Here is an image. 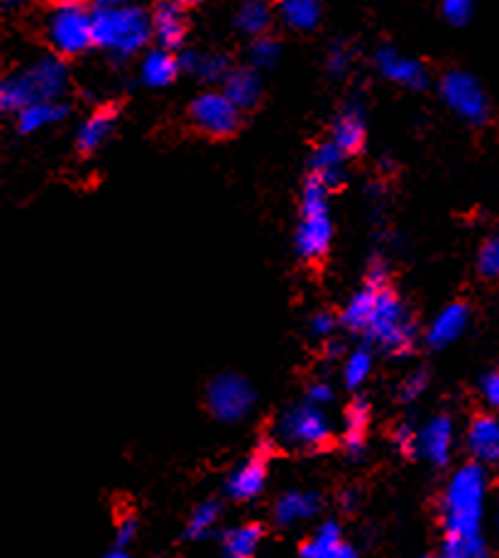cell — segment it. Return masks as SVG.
<instances>
[{
	"label": "cell",
	"instance_id": "6da1fadb",
	"mask_svg": "<svg viewBox=\"0 0 499 558\" xmlns=\"http://www.w3.org/2000/svg\"><path fill=\"white\" fill-rule=\"evenodd\" d=\"M487 500L485 465L465 463L451 475L441 497V517L446 536L475 539L482 536Z\"/></svg>",
	"mask_w": 499,
	"mask_h": 558
},
{
	"label": "cell",
	"instance_id": "7a4b0ae2",
	"mask_svg": "<svg viewBox=\"0 0 499 558\" xmlns=\"http://www.w3.org/2000/svg\"><path fill=\"white\" fill-rule=\"evenodd\" d=\"M67 67L62 57H42L20 74L8 76L0 86V106L5 113H20L37 101H57L67 91Z\"/></svg>",
	"mask_w": 499,
	"mask_h": 558
},
{
	"label": "cell",
	"instance_id": "3957f363",
	"mask_svg": "<svg viewBox=\"0 0 499 558\" xmlns=\"http://www.w3.org/2000/svg\"><path fill=\"white\" fill-rule=\"evenodd\" d=\"M152 15L133 5L120 8H93V45L108 49L118 57H130L150 42Z\"/></svg>",
	"mask_w": 499,
	"mask_h": 558
},
{
	"label": "cell",
	"instance_id": "277c9868",
	"mask_svg": "<svg viewBox=\"0 0 499 558\" xmlns=\"http://www.w3.org/2000/svg\"><path fill=\"white\" fill-rule=\"evenodd\" d=\"M363 336L389 355H407L414 348L416 324L402 299L389 287L377 289Z\"/></svg>",
	"mask_w": 499,
	"mask_h": 558
},
{
	"label": "cell",
	"instance_id": "5b68a950",
	"mask_svg": "<svg viewBox=\"0 0 499 558\" xmlns=\"http://www.w3.org/2000/svg\"><path fill=\"white\" fill-rule=\"evenodd\" d=\"M328 194L331 191L321 179H306L304 194H301V218L294 238L296 253L306 262L321 260L331 248L333 221L331 209H328Z\"/></svg>",
	"mask_w": 499,
	"mask_h": 558
},
{
	"label": "cell",
	"instance_id": "8992f818",
	"mask_svg": "<svg viewBox=\"0 0 499 558\" xmlns=\"http://www.w3.org/2000/svg\"><path fill=\"white\" fill-rule=\"evenodd\" d=\"M47 42L59 57H76L93 47V10L86 0H52Z\"/></svg>",
	"mask_w": 499,
	"mask_h": 558
},
{
	"label": "cell",
	"instance_id": "52a82bcc",
	"mask_svg": "<svg viewBox=\"0 0 499 558\" xmlns=\"http://www.w3.org/2000/svg\"><path fill=\"white\" fill-rule=\"evenodd\" d=\"M274 439L287 448L299 451H318L331 441V421L323 407L304 402L284 409L274 421Z\"/></svg>",
	"mask_w": 499,
	"mask_h": 558
},
{
	"label": "cell",
	"instance_id": "ba28073f",
	"mask_svg": "<svg viewBox=\"0 0 499 558\" xmlns=\"http://www.w3.org/2000/svg\"><path fill=\"white\" fill-rule=\"evenodd\" d=\"M257 395L248 377L238 372H221L211 380L206 390V404L211 414L223 424H238L248 419L255 409Z\"/></svg>",
	"mask_w": 499,
	"mask_h": 558
},
{
	"label": "cell",
	"instance_id": "9c48e42d",
	"mask_svg": "<svg viewBox=\"0 0 499 558\" xmlns=\"http://www.w3.org/2000/svg\"><path fill=\"white\" fill-rule=\"evenodd\" d=\"M240 108L223 91H206L189 106V120L208 138H230L240 130Z\"/></svg>",
	"mask_w": 499,
	"mask_h": 558
},
{
	"label": "cell",
	"instance_id": "30bf717a",
	"mask_svg": "<svg viewBox=\"0 0 499 558\" xmlns=\"http://www.w3.org/2000/svg\"><path fill=\"white\" fill-rule=\"evenodd\" d=\"M441 96L460 118L473 125L487 120V98L480 84L465 71H448L441 79Z\"/></svg>",
	"mask_w": 499,
	"mask_h": 558
},
{
	"label": "cell",
	"instance_id": "8fae6325",
	"mask_svg": "<svg viewBox=\"0 0 499 558\" xmlns=\"http://www.w3.org/2000/svg\"><path fill=\"white\" fill-rule=\"evenodd\" d=\"M453 446H455V426L451 417H446V414L431 417L419 431H416L414 453H419L426 463L436 465V468H443V465L451 463Z\"/></svg>",
	"mask_w": 499,
	"mask_h": 558
},
{
	"label": "cell",
	"instance_id": "7c38bea8",
	"mask_svg": "<svg viewBox=\"0 0 499 558\" xmlns=\"http://www.w3.org/2000/svg\"><path fill=\"white\" fill-rule=\"evenodd\" d=\"M375 62L380 67L382 76L394 84H402L407 89H426L429 84V74H426L424 64L416 62V59H407L397 52L394 47H382L377 49Z\"/></svg>",
	"mask_w": 499,
	"mask_h": 558
},
{
	"label": "cell",
	"instance_id": "4fadbf2b",
	"mask_svg": "<svg viewBox=\"0 0 499 558\" xmlns=\"http://www.w3.org/2000/svg\"><path fill=\"white\" fill-rule=\"evenodd\" d=\"M465 446L470 456L480 465L499 463V419L495 414H480L470 421Z\"/></svg>",
	"mask_w": 499,
	"mask_h": 558
},
{
	"label": "cell",
	"instance_id": "5bb4252c",
	"mask_svg": "<svg viewBox=\"0 0 499 558\" xmlns=\"http://www.w3.org/2000/svg\"><path fill=\"white\" fill-rule=\"evenodd\" d=\"M267 485V458L265 456H250L248 461L240 463L226 480V492L230 500L235 502H250L265 490Z\"/></svg>",
	"mask_w": 499,
	"mask_h": 558
},
{
	"label": "cell",
	"instance_id": "9a60e30c",
	"mask_svg": "<svg viewBox=\"0 0 499 558\" xmlns=\"http://www.w3.org/2000/svg\"><path fill=\"white\" fill-rule=\"evenodd\" d=\"M152 35L157 37L159 47L169 49V52L184 45L186 18L184 8L177 0H162V3H157L155 13H152Z\"/></svg>",
	"mask_w": 499,
	"mask_h": 558
},
{
	"label": "cell",
	"instance_id": "2e32d148",
	"mask_svg": "<svg viewBox=\"0 0 499 558\" xmlns=\"http://www.w3.org/2000/svg\"><path fill=\"white\" fill-rule=\"evenodd\" d=\"M468 321H470L468 306L463 302L448 304L446 309L431 321L429 331H426V343L436 350L451 346V343H455L460 336H463V331L468 328Z\"/></svg>",
	"mask_w": 499,
	"mask_h": 558
},
{
	"label": "cell",
	"instance_id": "e0dca14e",
	"mask_svg": "<svg viewBox=\"0 0 499 558\" xmlns=\"http://www.w3.org/2000/svg\"><path fill=\"white\" fill-rule=\"evenodd\" d=\"M345 157L348 155H345V152L333 140L321 142L309 160L311 177L321 179V182L326 184L328 191H336L338 186H343V182H345V169H343Z\"/></svg>",
	"mask_w": 499,
	"mask_h": 558
},
{
	"label": "cell",
	"instance_id": "ac0fdd59",
	"mask_svg": "<svg viewBox=\"0 0 499 558\" xmlns=\"http://www.w3.org/2000/svg\"><path fill=\"white\" fill-rule=\"evenodd\" d=\"M318 510H321V497L316 492L289 490L274 505V519L282 527H294V524L316 517Z\"/></svg>",
	"mask_w": 499,
	"mask_h": 558
},
{
	"label": "cell",
	"instance_id": "d6986e66",
	"mask_svg": "<svg viewBox=\"0 0 499 558\" xmlns=\"http://www.w3.org/2000/svg\"><path fill=\"white\" fill-rule=\"evenodd\" d=\"M223 93L240 108L250 111L260 103L262 98V81L257 76V69H233L228 79L223 81Z\"/></svg>",
	"mask_w": 499,
	"mask_h": 558
},
{
	"label": "cell",
	"instance_id": "ffe728a7",
	"mask_svg": "<svg viewBox=\"0 0 499 558\" xmlns=\"http://www.w3.org/2000/svg\"><path fill=\"white\" fill-rule=\"evenodd\" d=\"M115 120H118V106H103L81 125L79 135H76V147H79L81 155H91L108 140Z\"/></svg>",
	"mask_w": 499,
	"mask_h": 558
},
{
	"label": "cell",
	"instance_id": "44dd1931",
	"mask_svg": "<svg viewBox=\"0 0 499 558\" xmlns=\"http://www.w3.org/2000/svg\"><path fill=\"white\" fill-rule=\"evenodd\" d=\"M367 426H370V407L365 399H355L345 412L343 424V451L350 458H360L367 443Z\"/></svg>",
	"mask_w": 499,
	"mask_h": 558
},
{
	"label": "cell",
	"instance_id": "7402d4cb",
	"mask_svg": "<svg viewBox=\"0 0 499 558\" xmlns=\"http://www.w3.org/2000/svg\"><path fill=\"white\" fill-rule=\"evenodd\" d=\"M365 118L358 108H345L343 116L333 125V142L345 152V155H358L365 147Z\"/></svg>",
	"mask_w": 499,
	"mask_h": 558
},
{
	"label": "cell",
	"instance_id": "603a6c76",
	"mask_svg": "<svg viewBox=\"0 0 499 558\" xmlns=\"http://www.w3.org/2000/svg\"><path fill=\"white\" fill-rule=\"evenodd\" d=\"M179 67H182L186 74H194L204 81H226L230 71H233L226 54L184 52L182 57H179Z\"/></svg>",
	"mask_w": 499,
	"mask_h": 558
},
{
	"label": "cell",
	"instance_id": "cb8c5ba5",
	"mask_svg": "<svg viewBox=\"0 0 499 558\" xmlns=\"http://www.w3.org/2000/svg\"><path fill=\"white\" fill-rule=\"evenodd\" d=\"M179 59L174 57L169 49H152L147 52L145 62H142V81L147 86H155V89H162V86H169L179 74Z\"/></svg>",
	"mask_w": 499,
	"mask_h": 558
},
{
	"label": "cell",
	"instance_id": "d4e9b609",
	"mask_svg": "<svg viewBox=\"0 0 499 558\" xmlns=\"http://www.w3.org/2000/svg\"><path fill=\"white\" fill-rule=\"evenodd\" d=\"M262 541L260 524H240L223 534V558H255Z\"/></svg>",
	"mask_w": 499,
	"mask_h": 558
},
{
	"label": "cell",
	"instance_id": "484cf974",
	"mask_svg": "<svg viewBox=\"0 0 499 558\" xmlns=\"http://www.w3.org/2000/svg\"><path fill=\"white\" fill-rule=\"evenodd\" d=\"M69 113V108L64 103L57 101H37L32 106H27L25 111L18 113V130L23 135L35 133V130L45 128V125L57 123Z\"/></svg>",
	"mask_w": 499,
	"mask_h": 558
},
{
	"label": "cell",
	"instance_id": "4316f807",
	"mask_svg": "<svg viewBox=\"0 0 499 558\" xmlns=\"http://www.w3.org/2000/svg\"><path fill=\"white\" fill-rule=\"evenodd\" d=\"M343 544V529L338 522H323L309 541L301 546L299 558H333Z\"/></svg>",
	"mask_w": 499,
	"mask_h": 558
},
{
	"label": "cell",
	"instance_id": "83f0119b",
	"mask_svg": "<svg viewBox=\"0 0 499 558\" xmlns=\"http://www.w3.org/2000/svg\"><path fill=\"white\" fill-rule=\"evenodd\" d=\"M277 10L294 30H314L321 20V0H277Z\"/></svg>",
	"mask_w": 499,
	"mask_h": 558
},
{
	"label": "cell",
	"instance_id": "f1b7e54d",
	"mask_svg": "<svg viewBox=\"0 0 499 558\" xmlns=\"http://www.w3.org/2000/svg\"><path fill=\"white\" fill-rule=\"evenodd\" d=\"M270 23H272V10L265 0H245V3L240 5L238 15H235V27L252 37L265 35V30L270 27Z\"/></svg>",
	"mask_w": 499,
	"mask_h": 558
},
{
	"label": "cell",
	"instance_id": "f546056e",
	"mask_svg": "<svg viewBox=\"0 0 499 558\" xmlns=\"http://www.w3.org/2000/svg\"><path fill=\"white\" fill-rule=\"evenodd\" d=\"M218 519H221V505L216 500H206L191 512L189 522H186V539H204L216 529Z\"/></svg>",
	"mask_w": 499,
	"mask_h": 558
},
{
	"label": "cell",
	"instance_id": "4dcf8cb0",
	"mask_svg": "<svg viewBox=\"0 0 499 558\" xmlns=\"http://www.w3.org/2000/svg\"><path fill=\"white\" fill-rule=\"evenodd\" d=\"M372 353L370 348H355L353 353L345 358L343 363V380L350 390H358V387L365 385V380L370 377L372 372Z\"/></svg>",
	"mask_w": 499,
	"mask_h": 558
},
{
	"label": "cell",
	"instance_id": "1f68e13d",
	"mask_svg": "<svg viewBox=\"0 0 499 558\" xmlns=\"http://www.w3.org/2000/svg\"><path fill=\"white\" fill-rule=\"evenodd\" d=\"M438 558H487L485 539H482V536H475V539L446 536Z\"/></svg>",
	"mask_w": 499,
	"mask_h": 558
},
{
	"label": "cell",
	"instance_id": "d6a6232c",
	"mask_svg": "<svg viewBox=\"0 0 499 558\" xmlns=\"http://www.w3.org/2000/svg\"><path fill=\"white\" fill-rule=\"evenodd\" d=\"M279 52H282V47H279L277 40H272V37L262 35V37H255L250 45V64L252 69H270L277 64L279 59Z\"/></svg>",
	"mask_w": 499,
	"mask_h": 558
},
{
	"label": "cell",
	"instance_id": "836d02e7",
	"mask_svg": "<svg viewBox=\"0 0 499 558\" xmlns=\"http://www.w3.org/2000/svg\"><path fill=\"white\" fill-rule=\"evenodd\" d=\"M477 272H480V277L490 279V282H499V233L490 235V238L480 245V253H477Z\"/></svg>",
	"mask_w": 499,
	"mask_h": 558
},
{
	"label": "cell",
	"instance_id": "e575fe53",
	"mask_svg": "<svg viewBox=\"0 0 499 558\" xmlns=\"http://www.w3.org/2000/svg\"><path fill=\"white\" fill-rule=\"evenodd\" d=\"M429 387V372L426 370H414L411 375L404 377V382L399 385V399L402 402H416Z\"/></svg>",
	"mask_w": 499,
	"mask_h": 558
},
{
	"label": "cell",
	"instance_id": "d590c367",
	"mask_svg": "<svg viewBox=\"0 0 499 558\" xmlns=\"http://www.w3.org/2000/svg\"><path fill=\"white\" fill-rule=\"evenodd\" d=\"M480 397L490 409L499 412V368L485 372L480 380Z\"/></svg>",
	"mask_w": 499,
	"mask_h": 558
},
{
	"label": "cell",
	"instance_id": "8d00e7d4",
	"mask_svg": "<svg viewBox=\"0 0 499 558\" xmlns=\"http://www.w3.org/2000/svg\"><path fill=\"white\" fill-rule=\"evenodd\" d=\"M470 13H473V0H443V15L448 18V23L465 25Z\"/></svg>",
	"mask_w": 499,
	"mask_h": 558
},
{
	"label": "cell",
	"instance_id": "74e56055",
	"mask_svg": "<svg viewBox=\"0 0 499 558\" xmlns=\"http://www.w3.org/2000/svg\"><path fill=\"white\" fill-rule=\"evenodd\" d=\"M333 395L336 392H333V387L326 380H316L311 382L309 392H306V402L316 404V407H326V404L333 402Z\"/></svg>",
	"mask_w": 499,
	"mask_h": 558
},
{
	"label": "cell",
	"instance_id": "f35d334b",
	"mask_svg": "<svg viewBox=\"0 0 499 558\" xmlns=\"http://www.w3.org/2000/svg\"><path fill=\"white\" fill-rule=\"evenodd\" d=\"M326 67L333 76H345L350 69V52L345 47H333L326 59Z\"/></svg>",
	"mask_w": 499,
	"mask_h": 558
},
{
	"label": "cell",
	"instance_id": "ab89813d",
	"mask_svg": "<svg viewBox=\"0 0 499 558\" xmlns=\"http://www.w3.org/2000/svg\"><path fill=\"white\" fill-rule=\"evenodd\" d=\"M338 321L336 316H331L328 311H318V314L311 319V333H314L316 338H328L333 331H336Z\"/></svg>",
	"mask_w": 499,
	"mask_h": 558
},
{
	"label": "cell",
	"instance_id": "60d3db41",
	"mask_svg": "<svg viewBox=\"0 0 499 558\" xmlns=\"http://www.w3.org/2000/svg\"><path fill=\"white\" fill-rule=\"evenodd\" d=\"M394 446L399 448L402 453H414L416 451V429L409 424L397 426L394 431Z\"/></svg>",
	"mask_w": 499,
	"mask_h": 558
},
{
	"label": "cell",
	"instance_id": "b9f144b4",
	"mask_svg": "<svg viewBox=\"0 0 499 558\" xmlns=\"http://www.w3.org/2000/svg\"><path fill=\"white\" fill-rule=\"evenodd\" d=\"M137 536L135 517H123L115 527V546H128Z\"/></svg>",
	"mask_w": 499,
	"mask_h": 558
},
{
	"label": "cell",
	"instance_id": "7bdbcfd3",
	"mask_svg": "<svg viewBox=\"0 0 499 558\" xmlns=\"http://www.w3.org/2000/svg\"><path fill=\"white\" fill-rule=\"evenodd\" d=\"M372 287H387V265L382 260H372L367 267V282Z\"/></svg>",
	"mask_w": 499,
	"mask_h": 558
},
{
	"label": "cell",
	"instance_id": "ee69618b",
	"mask_svg": "<svg viewBox=\"0 0 499 558\" xmlns=\"http://www.w3.org/2000/svg\"><path fill=\"white\" fill-rule=\"evenodd\" d=\"M343 505L348 507V510H353V507L358 505V490H345L343 492Z\"/></svg>",
	"mask_w": 499,
	"mask_h": 558
},
{
	"label": "cell",
	"instance_id": "f6af8a7d",
	"mask_svg": "<svg viewBox=\"0 0 499 558\" xmlns=\"http://www.w3.org/2000/svg\"><path fill=\"white\" fill-rule=\"evenodd\" d=\"M333 558H358V551H355V549H353V546H350V544H345V541H343V544H341V549H338V551H336V556H333Z\"/></svg>",
	"mask_w": 499,
	"mask_h": 558
},
{
	"label": "cell",
	"instance_id": "bcb514c9",
	"mask_svg": "<svg viewBox=\"0 0 499 558\" xmlns=\"http://www.w3.org/2000/svg\"><path fill=\"white\" fill-rule=\"evenodd\" d=\"M128 0H96L98 8H120V5H125Z\"/></svg>",
	"mask_w": 499,
	"mask_h": 558
},
{
	"label": "cell",
	"instance_id": "7dc6e473",
	"mask_svg": "<svg viewBox=\"0 0 499 558\" xmlns=\"http://www.w3.org/2000/svg\"><path fill=\"white\" fill-rule=\"evenodd\" d=\"M103 558H130V556H128V551H125V546H115V549L108 551Z\"/></svg>",
	"mask_w": 499,
	"mask_h": 558
},
{
	"label": "cell",
	"instance_id": "c3c4849f",
	"mask_svg": "<svg viewBox=\"0 0 499 558\" xmlns=\"http://www.w3.org/2000/svg\"><path fill=\"white\" fill-rule=\"evenodd\" d=\"M179 5H182V8H191V5H199L201 0H177Z\"/></svg>",
	"mask_w": 499,
	"mask_h": 558
},
{
	"label": "cell",
	"instance_id": "681fc988",
	"mask_svg": "<svg viewBox=\"0 0 499 558\" xmlns=\"http://www.w3.org/2000/svg\"><path fill=\"white\" fill-rule=\"evenodd\" d=\"M18 3H20V0H3V8H15Z\"/></svg>",
	"mask_w": 499,
	"mask_h": 558
},
{
	"label": "cell",
	"instance_id": "f907efd6",
	"mask_svg": "<svg viewBox=\"0 0 499 558\" xmlns=\"http://www.w3.org/2000/svg\"><path fill=\"white\" fill-rule=\"evenodd\" d=\"M419 558H433V556H419Z\"/></svg>",
	"mask_w": 499,
	"mask_h": 558
}]
</instances>
